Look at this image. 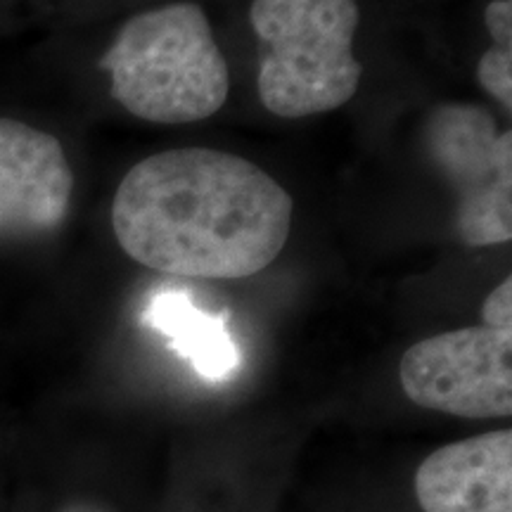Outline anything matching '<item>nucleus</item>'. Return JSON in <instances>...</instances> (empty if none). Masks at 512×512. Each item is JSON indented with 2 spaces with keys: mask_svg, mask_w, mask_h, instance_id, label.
<instances>
[{
  "mask_svg": "<svg viewBox=\"0 0 512 512\" xmlns=\"http://www.w3.org/2000/svg\"><path fill=\"white\" fill-rule=\"evenodd\" d=\"M477 79L505 110H512V41H494L479 60Z\"/></svg>",
  "mask_w": 512,
  "mask_h": 512,
  "instance_id": "nucleus-9",
  "label": "nucleus"
},
{
  "mask_svg": "<svg viewBox=\"0 0 512 512\" xmlns=\"http://www.w3.org/2000/svg\"><path fill=\"white\" fill-rule=\"evenodd\" d=\"M425 150L458 192V230L470 247L512 238V133L477 105H444L425 126Z\"/></svg>",
  "mask_w": 512,
  "mask_h": 512,
  "instance_id": "nucleus-4",
  "label": "nucleus"
},
{
  "mask_svg": "<svg viewBox=\"0 0 512 512\" xmlns=\"http://www.w3.org/2000/svg\"><path fill=\"white\" fill-rule=\"evenodd\" d=\"M60 512H110V510L100 508V505H93V503H76V505H69V508H64Z\"/></svg>",
  "mask_w": 512,
  "mask_h": 512,
  "instance_id": "nucleus-11",
  "label": "nucleus"
},
{
  "mask_svg": "<svg viewBox=\"0 0 512 512\" xmlns=\"http://www.w3.org/2000/svg\"><path fill=\"white\" fill-rule=\"evenodd\" d=\"M74 176L60 140L0 119V238H36L60 228Z\"/></svg>",
  "mask_w": 512,
  "mask_h": 512,
  "instance_id": "nucleus-6",
  "label": "nucleus"
},
{
  "mask_svg": "<svg viewBox=\"0 0 512 512\" xmlns=\"http://www.w3.org/2000/svg\"><path fill=\"white\" fill-rule=\"evenodd\" d=\"M482 325L491 330H512V280L505 278L482 304Z\"/></svg>",
  "mask_w": 512,
  "mask_h": 512,
  "instance_id": "nucleus-10",
  "label": "nucleus"
},
{
  "mask_svg": "<svg viewBox=\"0 0 512 512\" xmlns=\"http://www.w3.org/2000/svg\"><path fill=\"white\" fill-rule=\"evenodd\" d=\"M147 328L169 344L209 382L228 380L240 368V349L219 316L197 309L185 292H159L143 311Z\"/></svg>",
  "mask_w": 512,
  "mask_h": 512,
  "instance_id": "nucleus-8",
  "label": "nucleus"
},
{
  "mask_svg": "<svg viewBox=\"0 0 512 512\" xmlns=\"http://www.w3.org/2000/svg\"><path fill=\"white\" fill-rule=\"evenodd\" d=\"M294 202L261 166L211 147H181L133 166L112 202L119 247L152 271L238 280L290 240Z\"/></svg>",
  "mask_w": 512,
  "mask_h": 512,
  "instance_id": "nucleus-1",
  "label": "nucleus"
},
{
  "mask_svg": "<svg viewBox=\"0 0 512 512\" xmlns=\"http://www.w3.org/2000/svg\"><path fill=\"white\" fill-rule=\"evenodd\" d=\"M358 17L356 0H254L249 22L266 46L256 88L268 112L304 119L354 98Z\"/></svg>",
  "mask_w": 512,
  "mask_h": 512,
  "instance_id": "nucleus-3",
  "label": "nucleus"
},
{
  "mask_svg": "<svg viewBox=\"0 0 512 512\" xmlns=\"http://www.w3.org/2000/svg\"><path fill=\"white\" fill-rule=\"evenodd\" d=\"M415 496L425 512H512V432L437 448L415 472Z\"/></svg>",
  "mask_w": 512,
  "mask_h": 512,
  "instance_id": "nucleus-7",
  "label": "nucleus"
},
{
  "mask_svg": "<svg viewBox=\"0 0 512 512\" xmlns=\"http://www.w3.org/2000/svg\"><path fill=\"white\" fill-rule=\"evenodd\" d=\"M401 387L430 411L510 418L512 330L463 328L420 339L401 358Z\"/></svg>",
  "mask_w": 512,
  "mask_h": 512,
  "instance_id": "nucleus-5",
  "label": "nucleus"
},
{
  "mask_svg": "<svg viewBox=\"0 0 512 512\" xmlns=\"http://www.w3.org/2000/svg\"><path fill=\"white\" fill-rule=\"evenodd\" d=\"M112 98L133 117L181 126L214 117L226 105L230 72L207 15L195 3H171L133 15L102 57Z\"/></svg>",
  "mask_w": 512,
  "mask_h": 512,
  "instance_id": "nucleus-2",
  "label": "nucleus"
}]
</instances>
